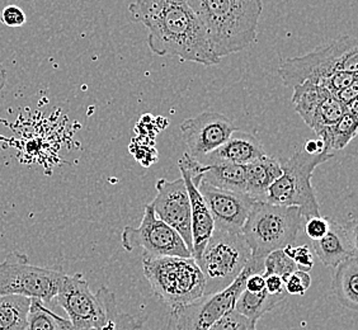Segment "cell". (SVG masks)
Here are the masks:
<instances>
[{
  "instance_id": "obj_18",
  "label": "cell",
  "mask_w": 358,
  "mask_h": 330,
  "mask_svg": "<svg viewBox=\"0 0 358 330\" xmlns=\"http://www.w3.org/2000/svg\"><path fill=\"white\" fill-rule=\"evenodd\" d=\"M245 166V192L255 201H264L269 187L282 174V165L267 154Z\"/></svg>"
},
{
  "instance_id": "obj_16",
  "label": "cell",
  "mask_w": 358,
  "mask_h": 330,
  "mask_svg": "<svg viewBox=\"0 0 358 330\" xmlns=\"http://www.w3.org/2000/svg\"><path fill=\"white\" fill-rule=\"evenodd\" d=\"M180 177L185 180L189 202H191V233H192V258L200 261L201 254L214 233L215 222L213 215L207 207L206 201L202 197L199 187L196 186L189 174L179 168Z\"/></svg>"
},
{
  "instance_id": "obj_13",
  "label": "cell",
  "mask_w": 358,
  "mask_h": 330,
  "mask_svg": "<svg viewBox=\"0 0 358 330\" xmlns=\"http://www.w3.org/2000/svg\"><path fill=\"white\" fill-rule=\"evenodd\" d=\"M157 197L149 203L159 219L174 229L192 254L191 233V202L185 180L180 178L157 182Z\"/></svg>"
},
{
  "instance_id": "obj_33",
  "label": "cell",
  "mask_w": 358,
  "mask_h": 330,
  "mask_svg": "<svg viewBox=\"0 0 358 330\" xmlns=\"http://www.w3.org/2000/svg\"><path fill=\"white\" fill-rule=\"evenodd\" d=\"M0 21L8 27H22L27 22V15L18 6H8L3 9Z\"/></svg>"
},
{
  "instance_id": "obj_38",
  "label": "cell",
  "mask_w": 358,
  "mask_h": 330,
  "mask_svg": "<svg viewBox=\"0 0 358 330\" xmlns=\"http://www.w3.org/2000/svg\"><path fill=\"white\" fill-rule=\"evenodd\" d=\"M60 330H102L94 329V328H79L73 324L70 323L69 319H64L60 317Z\"/></svg>"
},
{
  "instance_id": "obj_34",
  "label": "cell",
  "mask_w": 358,
  "mask_h": 330,
  "mask_svg": "<svg viewBox=\"0 0 358 330\" xmlns=\"http://www.w3.org/2000/svg\"><path fill=\"white\" fill-rule=\"evenodd\" d=\"M336 98L341 103L343 104L345 108L352 107V106H357L358 98V82H353L350 87H347L345 89L338 92Z\"/></svg>"
},
{
  "instance_id": "obj_6",
  "label": "cell",
  "mask_w": 358,
  "mask_h": 330,
  "mask_svg": "<svg viewBox=\"0 0 358 330\" xmlns=\"http://www.w3.org/2000/svg\"><path fill=\"white\" fill-rule=\"evenodd\" d=\"M334 158L333 152L308 154L303 149L295 152L282 165V174L269 187L264 202L277 206L297 207L303 219L320 216L315 189L311 183L315 168L329 159Z\"/></svg>"
},
{
  "instance_id": "obj_1",
  "label": "cell",
  "mask_w": 358,
  "mask_h": 330,
  "mask_svg": "<svg viewBox=\"0 0 358 330\" xmlns=\"http://www.w3.org/2000/svg\"><path fill=\"white\" fill-rule=\"evenodd\" d=\"M129 12L134 21L148 29V43L155 55L174 56L203 66L220 62L213 55L200 20L186 0H135Z\"/></svg>"
},
{
  "instance_id": "obj_7",
  "label": "cell",
  "mask_w": 358,
  "mask_h": 330,
  "mask_svg": "<svg viewBox=\"0 0 358 330\" xmlns=\"http://www.w3.org/2000/svg\"><path fill=\"white\" fill-rule=\"evenodd\" d=\"M250 257L252 252L243 235L215 229L197 261L206 280L205 295L227 289L234 282Z\"/></svg>"
},
{
  "instance_id": "obj_9",
  "label": "cell",
  "mask_w": 358,
  "mask_h": 330,
  "mask_svg": "<svg viewBox=\"0 0 358 330\" xmlns=\"http://www.w3.org/2000/svg\"><path fill=\"white\" fill-rule=\"evenodd\" d=\"M264 261L250 257L241 275L227 289L203 295L193 303L172 310L178 330H208L221 317L231 313L250 275L263 273Z\"/></svg>"
},
{
  "instance_id": "obj_5",
  "label": "cell",
  "mask_w": 358,
  "mask_h": 330,
  "mask_svg": "<svg viewBox=\"0 0 358 330\" xmlns=\"http://www.w3.org/2000/svg\"><path fill=\"white\" fill-rule=\"evenodd\" d=\"M303 225V215L297 207L255 201L241 229V235L252 257L264 261L269 253L294 245Z\"/></svg>"
},
{
  "instance_id": "obj_20",
  "label": "cell",
  "mask_w": 358,
  "mask_h": 330,
  "mask_svg": "<svg viewBox=\"0 0 358 330\" xmlns=\"http://www.w3.org/2000/svg\"><path fill=\"white\" fill-rule=\"evenodd\" d=\"M215 188L230 192H245V166L231 163L207 164L203 168L202 180Z\"/></svg>"
},
{
  "instance_id": "obj_19",
  "label": "cell",
  "mask_w": 358,
  "mask_h": 330,
  "mask_svg": "<svg viewBox=\"0 0 358 330\" xmlns=\"http://www.w3.org/2000/svg\"><path fill=\"white\" fill-rule=\"evenodd\" d=\"M338 303L352 311L358 310V257L338 264L331 282Z\"/></svg>"
},
{
  "instance_id": "obj_30",
  "label": "cell",
  "mask_w": 358,
  "mask_h": 330,
  "mask_svg": "<svg viewBox=\"0 0 358 330\" xmlns=\"http://www.w3.org/2000/svg\"><path fill=\"white\" fill-rule=\"evenodd\" d=\"M283 252L295 261L299 271L310 272L311 268L314 267V255L311 253L309 245H301V247L287 245L283 248Z\"/></svg>"
},
{
  "instance_id": "obj_32",
  "label": "cell",
  "mask_w": 358,
  "mask_h": 330,
  "mask_svg": "<svg viewBox=\"0 0 358 330\" xmlns=\"http://www.w3.org/2000/svg\"><path fill=\"white\" fill-rule=\"evenodd\" d=\"M329 225H331V219L320 215V216L306 219V222L303 224V230L311 241H315L322 239L324 235L328 233Z\"/></svg>"
},
{
  "instance_id": "obj_22",
  "label": "cell",
  "mask_w": 358,
  "mask_h": 330,
  "mask_svg": "<svg viewBox=\"0 0 358 330\" xmlns=\"http://www.w3.org/2000/svg\"><path fill=\"white\" fill-rule=\"evenodd\" d=\"M287 294L269 295L266 289L261 292H249L243 289L238 301L235 303L234 310L243 317H247L250 322L257 324L261 317L277 308L280 303L286 300Z\"/></svg>"
},
{
  "instance_id": "obj_35",
  "label": "cell",
  "mask_w": 358,
  "mask_h": 330,
  "mask_svg": "<svg viewBox=\"0 0 358 330\" xmlns=\"http://www.w3.org/2000/svg\"><path fill=\"white\" fill-rule=\"evenodd\" d=\"M266 278V291L268 292L269 295H280V294H285V282L282 278L275 275H264ZM287 294V292H286Z\"/></svg>"
},
{
  "instance_id": "obj_14",
  "label": "cell",
  "mask_w": 358,
  "mask_h": 330,
  "mask_svg": "<svg viewBox=\"0 0 358 330\" xmlns=\"http://www.w3.org/2000/svg\"><path fill=\"white\" fill-rule=\"evenodd\" d=\"M199 191L213 215L215 229L241 234V229L255 203V199L247 193L230 192L215 188L205 182H201Z\"/></svg>"
},
{
  "instance_id": "obj_21",
  "label": "cell",
  "mask_w": 358,
  "mask_h": 330,
  "mask_svg": "<svg viewBox=\"0 0 358 330\" xmlns=\"http://www.w3.org/2000/svg\"><path fill=\"white\" fill-rule=\"evenodd\" d=\"M358 104L345 108V115L337 124L320 131L317 136L323 141L328 152L331 150H343L347 145L356 138L358 130Z\"/></svg>"
},
{
  "instance_id": "obj_29",
  "label": "cell",
  "mask_w": 358,
  "mask_h": 330,
  "mask_svg": "<svg viewBox=\"0 0 358 330\" xmlns=\"http://www.w3.org/2000/svg\"><path fill=\"white\" fill-rule=\"evenodd\" d=\"M257 324L233 310L208 330H255Z\"/></svg>"
},
{
  "instance_id": "obj_15",
  "label": "cell",
  "mask_w": 358,
  "mask_h": 330,
  "mask_svg": "<svg viewBox=\"0 0 358 330\" xmlns=\"http://www.w3.org/2000/svg\"><path fill=\"white\" fill-rule=\"evenodd\" d=\"M313 248L319 259L331 268H336L352 257H357V220L345 224L331 220L328 233L322 239L313 241Z\"/></svg>"
},
{
  "instance_id": "obj_2",
  "label": "cell",
  "mask_w": 358,
  "mask_h": 330,
  "mask_svg": "<svg viewBox=\"0 0 358 330\" xmlns=\"http://www.w3.org/2000/svg\"><path fill=\"white\" fill-rule=\"evenodd\" d=\"M199 17L213 55L221 60L257 40L262 0H186Z\"/></svg>"
},
{
  "instance_id": "obj_25",
  "label": "cell",
  "mask_w": 358,
  "mask_h": 330,
  "mask_svg": "<svg viewBox=\"0 0 358 330\" xmlns=\"http://www.w3.org/2000/svg\"><path fill=\"white\" fill-rule=\"evenodd\" d=\"M329 94H331L329 90L313 82H303L294 88L292 103L295 104V110L300 115V117L303 118L305 124L310 122L317 106Z\"/></svg>"
},
{
  "instance_id": "obj_10",
  "label": "cell",
  "mask_w": 358,
  "mask_h": 330,
  "mask_svg": "<svg viewBox=\"0 0 358 330\" xmlns=\"http://www.w3.org/2000/svg\"><path fill=\"white\" fill-rule=\"evenodd\" d=\"M121 244L127 252L143 248V254L150 257H192L180 235L160 220L150 205L145 206L144 216L138 227H124Z\"/></svg>"
},
{
  "instance_id": "obj_11",
  "label": "cell",
  "mask_w": 358,
  "mask_h": 330,
  "mask_svg": "<svg viewBox=\"0 0 358 330\" xmlns=\"http://www.w3.org/2000/svg\"><path fill=\"white\" fill-rule=\"evenodd\" d=\"M56 299L73 325L103 329L107 322L103 303L96 294L92 292L90 283L82 273L65 275Z\"/></svg>"
},
{
  "instance_id": "obj_28",
  "label": "cell",
  "mask_w": 358,
  "mask_h": 330,
  "mask_svg": "<svg viewBox=\"0 0 358 330\" xmlns=\"http://www.w3.org/2000/svg\"><path fill=\"white\" fill-rule=\"evenodd\" d=\"M297 271L295 261L283 252V249L275 250L264 258V271L263 275H275L281 277L283 282L287 280L289 275Z\"/></svg>"
},
{
  "instance_id": "obj_31",
  "label": "cell",
  "mask_w": 358,
  "mask_h": 330,
  "mask_svg": "<svg viewBox=\"0 0 358 330\" xmlns=\"http://www.w3.org/2000/svg\"><path fill=\"white\" fill-rule=\"evenodd\" d=\"M310 286L311 277L309 272H303L299 269L292 275H289L285 281V291L287 292V295H305L306 291L310 289Z\"/></svg>"
},
{
  "instance_id": "obj_12",
  "label": "cell",
  "mask_w": 358,
  "mask_h": 330,
  "mask_svg": "<svg viewBox=\"0 0 358 330\" xmlns=\"http://www.w3.org/2000/svg\"><path fill=\"white\" fill-rule=\"evenodd\" d=\"M235 130L238 129L231 120L217 112H203L180 124L187 152L199 162L227 143Z\"/></svg>"
},
{
  "instance_id": "obj_17",
  "label": "cell",
  "mask_w": 358,
  "mask_h": 330,
  "mask_svg": "<svg viewBox=\"0 0 358 330\" xmlns=\"http://www.w3.org/2000/svg\"><path fill=\"white\" fill-rule=\"evenodd\" d=\"M263 155H266V152L259 138L245 131L235 130L227 143L206 155L201 163L203 165L216 163L247 165Z\"/></svg>"
},
{
  "instance_id": "obj_37",
  "label": "cell",
  "mask_w": 358,
  "mask_h": 330,
  "mask_svg": "<svg viewBox=\"0 0 358 330\" xmlns=\"http://www.w3.org/2000/svg\"><path fill=\"white\" fill-rule=\"evenodd\" d=\"M303 150L308 154H319V152H327L324 148L323 141L319 138L308 140L303 146Z\"/></svg>"
},
{
  "instance_id": "obj_26",
  "label": "cell",
  "mask_w": 358,
  "mask_h": 330,
  "mask_svg": "<svg viewBox=\"0 0 358 330\" xmlns=\"http://www.w3.org/2000/svg\"><path fill=\"white\" fill-rule=\"evenodd\" d=\"M343 115H345L343 104L341 103L333 94H329L322 103L317 106L308 126L317 135L320 131L337 124Z\"/></svg>"
},
{
  "instance_id": "obj_23",
  "label": "cell",
  "mask_w": 358,
  "mask_h": 330,
  "mask_svg": "<svg viewBox=\"0 0 358 330\" xmlns=\"http://www.w3.org/2000/svg\"><path fill=\"white\" fill-rule=\"evenodd\" d=\"M31 299L17 295L0 296V330H24Z\"/></svg>"
},
{
  "instance_id": "obj_3",
  "label": "cell",
  "mask_w": 358,
  "mask_h": 330,
  "mask_svg": "<svg viewBox=\"0 0 358 330\" xmlns=\"http://www.w3.org/2000/svg\"><path fill=\"white\" fill-rule=\"evenodd\" d=\"M338 71L358 73L357 41L351 36H342L306 55L283 60L278 76L283 85L292 89L303 82L325 88L329 78Z\"/></svg>"
},
{
  "instance_id": "obj_27",
  "label": "cell",
  "mask_w": 358,
  "mask_h": 330,
  "mask_svg": "<svg viewBox=\"0 0 358 330\" xmlns=\"http://www.w3.org/2000/svg\"><path fill=\"white\" fill-rule=\"evenodd\" d=\"M60 317L48 309L40 300H31L24 330H60Z\"/></svg>"
},
{
  "instance_id": "obj_36",
  "label": "cell",
  "mask_w": 358,
  "mask_h": 330,
  "mask_svg": "<svg viewBox=\"0 0 358 330\" xmlns=\"http://www.w3.org/2000/svg\"><path fill=\"white\" fill-rule=\"evenodd\" d=\"M266 287V278L262 273H255V275H249L245 281L244 289L249 292H261Z\"/></svg>"
},
{
  "instance_id": "obj_24",
  "label": "cell",
  "mask_w": 358,
  "mask_h": 330,
  "mask_svg": "<svg viewBox=\"0 0 358 330\" xmlns=\"http://www.w3.org/2000/svg\"><path fill=\"white\" fill-rule=\"evenodd\" d=\"M96 296L103 303L107 322L102 330H140L143 328V322L131 314L121 313L117 308V301L115 294L107 289L101 287L96 291Z\"/></svg>"
},
{
  "instance_id": "obj_39",
  "label": "cell",
  "mask_w": 358,
  "mask_h": 330,
  "mask_svg": "<svg viewBox=\"0 0 358 330\" xmlns=\"http://www.w3.org/2000/svg\"></svg>"
},
{
  "instance_id": "obj_4",
  "label": "cell",
  "mask_w": 358,
  "mask_h": 330,
  "mask_svg": "<svg viewBox=\"0 0 358 330\" xmlns=\"http://www.w3.org/2000/svg\"><path fill=\"white\" fill-rule=\"evenodd\" d=\"M143 268L154 295L172 310L193 303L205 295L206 280L192 257L143 254Z\"/></svg>"
},
{
  "instance_id": "obj_8",
  "label": "cell",
  "mask_w": 358,
  "mask_h": 330,
  "mask_svg": "<svg viewBox=\"0 0 358 330\" xmlns=\"http://www.w3.org/2000/svg\"><path fill=\"white\" fill-rule=\"evenodd\" d=\"M64 277L62 268L34 266L27 254L14 250L0 263V296H23L48 303L59 294Z\"/></svg>"
}]
</instances>
